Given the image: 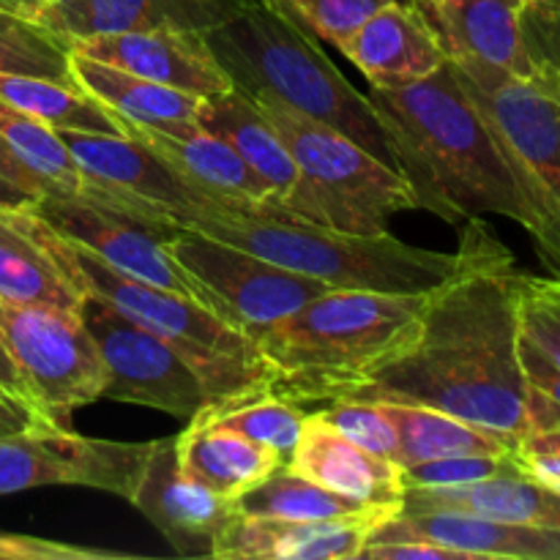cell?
<instances>
[{"label": "cell", "mask_w": 560, "mask_h": 560, "mask_svg": "<svg viewBox=\"0 0 560 560\" xmlns=\"http://www.w3.org/2000/svg\"><path fill=\"white\" fill-rule=\"evenodd\" d=\"M0 170L36 200L82 195V175L63 137L5 102H0Z\"/></svg>", "instance_id": "27"}, {"label": "cell", "mask_w": 560, "mask_h": 560, "mask_svg": "<svg viewBox=\"0 0 560 560\" xmlns=\"http://www.w3.org/2000/svg\"><path fill=\"white\" fill-rule=\"evenodd\" d=\"M126 135L151 148L184 184L228 211L273 208L268 186L246 167L244 159L222 137L211 135L202 126L180 124L156 129L126 124Z\"/></svg>", "instance_id": "19"}, {"label": "cell", "mask_w": 560, "mask_h": 560, "mask_svg": "<svg viewBox=\"0 0 560 560\" xmlns=\"http://www.w3.org/2000/svg\"><path fill=\"white\" fill-rule=\"evenodd\" d=\"M266 3H277V5H282L284 0H266Z\"/></svg>", "instance_id": "51"}, {"label": "cell", "mask_w": 560, "mask_h": 560, "mask_svg": "<svg viewBox=\"0 0 560 560\" xmlns=\"http://www.w3.org/2000/svg\"><path fill=\"white\" fill-rule=\"evenodd\" d=\"M131 556L102 547L69 545V541L36 539V536L0 530V560H124Z\"/></svg>", "instance_id": "40"}, {"label": "cell", "mask_w": 560, "mask_h": 560, "mask_svg": "<svg viewBox=\"0 0 560 560\" xmlns=\"http://www.w3.org/2000/svg\"><path fill=\"white\" fill-rule=\"evenodd\" d=\"M359 558L370 560H459L457 552L446 550V547L435 545V541L424 539H386L372 541L361 547Z\"/></svg>", "instance_id": "41"}, {"label": "cell", "mask_w": 560, "mask_h": 560, "mask_svg": "<svg viewBox=\"0 0 560 560\" xmlns=\"http://www.w3.org/2000/svg\"><path fill=\"white\" fill-rule=\"evenodd\" d=\"M408 490H438V487H463L474 481L495 479L506 474H523L517 452L512 454H465V457L427 459L402 468Z\"/></svg>", "instance_id": "35"}, {"label": "cell", "mask_w": 560, "mask_h": 560, "mask_svg": "<svg viewBox=\"0 0 560 560\" xmlns=\"http://www.w3.org/2000/svg\"><path fill=\"white\" fill-rule=\"evenodd\" d=\"M0 5L9 11H16V14H25L36 20L38 9H42V0H0Z\"/></svg>", "instance_id": "48"}, {"label": "cell", "mask_w": 560, "mask_h": 560, "mask_svg": "<svg viewBox=\"0 0 560 560\" xmlns=\"http://www.w3.org/2000/svg\"><path fill=\"white\" fill-rule=\"evenodd\" d=\"M36 202L38 200L31 195V191L16 186L14 180L0 170V208H16V211H20V208H33Z\"/></svg>", "instance_id": "45"}, {"label": "cell", "mask_w": 560, "mask_h": 560, "mask_svg": "<svg viewBox=\"0 0 560 560\" xmlns=\"http://www.w3.org/2000/svg\"><path fill=\"white\" fill-rule=\"evenodd\" d=\"M0 388H5L9 394H14V397L25 399V388H22V377L20 372H16L14 361L9 359V353H5V348L0 345ZM27 402V399H25ZM31 405V402H27ZM33 408V405H31Z\"/></svg>", "instance_id": "46"}, {"label": "cell", "mask_w": 560, "mask_h": 560, "mask_svg": "<svg viewBox=\"0 0 560 560\" xmlns=\"http://www.w3.org/2000/svg\"><path fill=\"white\" fill-rule=\"evenodd\" d=\"M372 541L424 539L470 558L560 560V530L503 523L465 512H402L381 525Z\"/></svg>", "instance_id": "21"}, {"label": "cell", "mask_w": 560, "mask_h": 560, "mask_svg": "<svg viewBox=\"0 0 560 560\" xmlns=\"http://www.w3.org/2000/svg\"><path fill=\"white\" fill-rule=\"evenodd\" d=\"M288 470L366 506H402L408 492L402 465L355 446L317 410L306 413Z\"/></svg>", "instance_id": "20"}, {"label": "cell", "mask_w": 560, "mask_h": 560, "mask_svg": "<svg viewBox=\"0 0 560 560\" xmlns=\"http://www.w3.org/2000/svg\"><path fill=\"white\" fill-rule=\"evenodd\" d=\"M71 44L47 25L0 5V74L66 80Z\"/></svg>", "instance_id": "34"}, {"label": "cell", "mask_w": 560, "mask_h": 560, "mask_svg": "<svg viewBox=\"0 0 560 560\" xmlns=\"http://www.w3.org/2000/svg\"><path fill=\"white\" fill-rule=\"evenodd\" d=\"M42 3H44V0H42Z\"/></svg>", "instance_id": "52"}, {"label": "cell", "mask_w": 560, "mask_h": 560, "mask_svg": "<svg viewBox=\"0 0 560 560\" xmlns=\"http://www.w3.org/2000/svg\"><path fill=\"white\" fill-rule=\"evenodd\" d=\"M197 126L222 137L244 159L246 167L268 186L273 208L288 213L290 200L299 191L301 173L284 140L266 118V113L257 107L255 98L246 96L238 88L206 96L197 113Z\"/></svg>", "instance_id": "24"}, {"label": "cell", "mask_w": 560, "mask_h": 560, "mask_svg": "<svg viewBox=\"0 0 560 560\" xmlns=\"http://www.w3.org/2000/svg\"><path fill=\"white\" fill-rule=\"evenodd\" d=\"M164 246L189 277L195 299L252 342L331 290L326 282L288 271L200 230H175L164 238Z\"/></svg>", "instance_id": "9"}, {"label": "cell", "mask_w": 560, "mask_h": 560, "mask_svg": "<svg viewBox=\"0 0 560 560\" xmlns=\"http://www.w3.org/2000/svg\"><path fill=\"white\" fill-rule=\"evenodd\" d=\"M189 230L249 249L288 271L339 290L430 293L465 260V252H432L383 233H348L290 217L277 208H241L197 217Z\"/></svg>", "instance_id": "6"}, {"label": "cell", "mask_w": 560, "mask_h": 560, "mask_svg": "<svg viewBox=\"0 0 560 560\" xmlns=\"http://www.w3.org/2000/svg\"><path fill=\"white\" fill-rule=\"evenodd\" d=\"M27 211L49 224L55 233L85 246L115 271L195 299L189 277L164 246L167 235L156 233L148 224L135 222L124 213L109 211L82 197H42Z\"/></svg>", "instance_id": "14"}, {"label": "cell", "mask_w": 560, "mask_h": 560, "mask_svg": "<svg viewBox=\"0 0 560 560\" xmlns=\"http://www.w3.org/2000/svg\"><path fill=\"white\" fill-rule=\"evenodd\" d=\"M249 0H74L69 5H42L36 20L66 42L102 33L148 31V27L219 25Z\"/></svg>", "instance_id": "23"}, {"label": "cell", "mask_w": 560, "mask_h": 560, "mask_svg": "<svg viewBox=\"0 0 560 560\" xmlns=\"http://www.w3.org/2000/svg\"><path fill=\"white\" fill-rule=\"evenodd\" d=\"M402 506H375L339 520H282L238 514L213 541L217 560H348Z\"/></svg>", "instance_id": "15"}, {"label": "cell", "mask_w": 560, "mask_h": 560, "mask_svg": "<svg viewBox=\"0 0 560 560\" xmlns=\"http://www.w3.org/2000/svg\"><path fill=\"white\" fill-rule=\"evenodd\" d=\"M459 246L463 266L427 293L416 337L348 399L424 405L520 448L530 435L520 361L523 271L479 219H468Z\"/></svg>", "instance_id": "1"}, {"label": "cell", "mask_w": 560, "mask_h": 560, "mask_svg": "<svg viewBox=\"0 0 560 560\" xmlns=\"http://www.w3.org/2000/svg\"><path fill=\"white\" fill-rule=\"evenodd\" d=\"M520 328L560 366V279L520 277Z\"/></svg>", "instance_id": "36"}, {"label": "cell", "mask_w": 560, "mask_h": 560, "mask_svg": "<svg viewBox=\"0 0 560 560\" xmlns=\"http://www.w3.org/2000/svg\"><path fill=\"white\" fill-rule=\"evenodd\" d=\"M42 421L44 419L36 413V408H31L25 399L14 397L5 388H0V438L31 430V427L42 424Z\"/></svg>", "instance_id": "43"}, {"label": "cell", "mask_w": 560, "mask_h": 560, "mask_svg": "<svg viewBox=\"0 0 560 560\" xmlns=\"http://www.w3.org/2000/svg\"><path fill=\"white\" fill-rule=\"evenodd\" d=\"M375 405L397 432V465L402 468L441 457L517 452L495 432L481 430V427L443 413V410L410 402H388V399H375Z\"/></svg>", "instance_id": "29"}, {"label": "cell", "mask_w": 560, "mask_h": 560, "mask_svg": "<svg viewBox=\"0 0 560 560\" xmlns=\"http://www.w3.org/2000/svg\"><path fill=\"white\" fill-rule=\"evenodd\" d=\"M71 52L202 98L233 88V80L208 47L202 31L191 27H148L74 38Z\"/></svg>", "instance_id": "16"}, {"label": "cell", "mask_w": 560, "mask_h": 560, "mask_svg": "<svg viewBox=\"0 0 560 560\" xmlns=\"http://www.w3.org/2000/svg\"><path fill=\"white\" fill-rule=\"evenodd\" d=\"M334 47L370 80L372 88H397L424 80L448 60L446 47L419 0L383 5Z\"/></svg>", "instance_id": "18"}, {"label": "cell", "mask_w": 560, "mask_h": 560, "mask_svg": "<svg viewBox=\"0 0 560 560\" xmlns=\"http://www.w3.org/2000/svg\"><path fill=\"white\" fill-rule=\"evenodd\" d=\"M0 345L49 424L69 427L77 408L104 397V364L80 312L0 299Z\"/></svg>", "instance_id": "10"}, {"label": "cell", "mask_w": 560, "mask_h": 560, "mask_svg": "<svg viewBox=\"0 0 560 560\" xmlns=\"http://www.w3.org/2000/svg\"><path fill=\"white\" fill-rule=\"evenodd\" d=\"M388 3L397 0H284L282 5L317 38L337 44Z\"/></svg>", "instance_id": "38"}, {"label": "cell", "mask_w": 560, "mask_h": 560, "mask_svg": "<svg viewBox=\"0 0 560 560\" xmlns=\"http://www.w3.org/2000/svg\"><path fill=\"white\" fill-rule=\"evenodd\" d=\"M0 102L42 120L55 131H93V135H126V124L93 98L74 77L0 74Z\"/></svg>", "instance_id": "31"}, {"label": "cell", "mask_w": 560, "mask_h": 560, "mask_svg": "<svg viewBox=\"0 0 560 560\" xmlns=\"http://www.w3.org/2000/svg\"><path fill=\"white\" fill-rule=\"evenodd\" d=\"M241 514H257V517H282V520H339L353 514L370 512L375 506L350 501L337 495L293 470L282 468L268 476L257 487L238 498Z\"/></svg>", "instance_id": "32"}, {"label": "cell", "mask_w": 560, "mask_h": 560, "mask_svg": "<svg viewBox=\"0 0 560 560\" xmlns=\"http://www.w3.org/2000/svg\"><path fill=\"white\" fill-rule=\"evenodd\" d=\"M402 512H465L503 523L560 530V492L525 474H506L463 487L408 490Z\"/></svg>", "instance_id": "26"}, {"label": "cell", "mask_w": 560, "mask_h": 560, "mask_svg": "<svg viewBox=\"0 0 560 560\" xmlns=\"http://www.w3.org/2000/svg\"><path fill=\"white\" fill-rule=\"evenodd\" d=\"M82 175V200L118 211L156 233L189 228L197 217L228 211L178 178L151 148L129 135L58 131Z\"/></svg>", "instance_id": "11"}, {"label": "cell", "mask_w": 560, "mask_h": 560, "mask_svg": "<svg viewBox=\"0 0 560 560\" xmlns=\"http://www.w3.org/2000/svg\"><path fill=\"white\" fill-rule=\"evenodd\" d=\"M520 361H523V372L528 386L560 405V366L556 361H552L550 355L541 353V350L536 348L534 342H528L525 337H520Z\"/></svg>", "instance_id": "42"}, {"label": "cell", "mask_w": 560, "mask_h": 560, "mask_svg": "<svg viewBox=\"0 0 560 560\" xmlns=\"http://www.w3.org/2000/svg\"><path fill=\"white\" fill-rule=\"evenodd\" d=\"M517 463L525 476H530V479H536L539 485L560 492V454L525 452V448H517Z\"/></svg>", "instance_id": "44"}, {"label": "cell", "mask_w": 560, "mask_h": 560, "mask_svg": "<svg viewBox=\"0 0 560 560\" xmlns=\"http://www.w3.org/2000/svg\"><path fill=\"white\" fill-rule=\"evenodd\" d=\"M131 503L186 558L211 556L213 541L241 514L233 498L217 495L180 470L175 438L156 441Z\"/></svg>", "instance_id": "17"}, {"label": "cell", "mask_w": 560, "mask_h": 560, "mask_svg": "<svg viewBox=\"0 0 560 560\" xmlns=\"http://www.w3.org/2000/svg\"><path fill=\"white\" fill-rule=\"evenodd\" d=\"M69 71L93 98H98L126 124L156 126V129L197 124L202 96H195V93L159 85V82L131 74L118 66L102 63V60L85 58L80 52L69 55Z\"/></svg>", "instance_id": "28"}, {"label": "cell", "mask_w": 560, "mask_h": 560, "mask_svg": "<svg viewBox=\"0 0 560 560\" xmlns=\"http://www.w3.org/2000/svg\"><path fill=\"white\" fill-rule=\"evenodd\" d=\"M523 38L536 80L560 96V5L530 3L523 11Z\"/></svg>", "instance_id": "39"}, {"label": "cell", "mask_w": 560, "mask_h": 560, "mask_svg": "<svg viewBox=\"0 0 560 560\" xmlns=\"http://www.w3.org/2000/svg\"><path fill=\"white\" fill-rule=\"evenodd\" d=\"M69 3H74V0H44L42 5H69Z\"/></svg>", "instance_id": "49"}, {"label": "cell", "mask_w": 560, "mask_h": 560, "mask_svg": "<svg viewBox=\"0 0 560 560\" xmlns=\"http://www.w3.org/2000/svg\"><path fill=\"white\" fill-rule=\"evenodd\" d=\"M0 299L80 312L85 295L20 222L16 208H0Z\"/></svg>", "instance_id": "30"}, {"label": "cell", "mask_w": 560, "mask_h": 560, "mask_svg": "<svg viewBox=\"0 0 560 560\" xmlns=\"http://www.w3.org/2000/svg\"><path fill=\"white\" fill-rule=\"evenodd\" d=\"M427 293L331 288L257 339L268 394L295 405L348 399L416 337Z\"/></svg>", "instance_id": "3"}, {"label": "cell", "mask_w": 560, "mask_h": 560, "mask_svg": "<svg viewBox=\"0 0 560 560\" xmlns=\"http://www.w3.org/2000/svg\"><path fill=\"white\" fill-rule=\"evenodd\" d=\"M317 413L364 452L397 463V432L375 402H370V399H337Z\"/></svg>", "instance_id": "37"}, {"label": "cell", "mask_w": 560, "mask_h": 560, "mask_svg": "<svg viewBox=\"0 0 560 560\" xmlns=\"http://www.w3.org/2000/svg\"><path fill=\"white\" fill-rule=\"evenodd\" d=\"M485 115L528 208V235L547 277L560 279V96L536 77L448 60Z\"/></svg>", "instance_id": "8"}, {"label": "cell", "mask_w": 560, "mask_h": 560, "mask_svg": "<svg viewBox=\"0 0 560 560\" xmlns=\"http://www.w3.org/2000/svg\"><path fill=\"white\" fill-rule=\"evenodd\" d=\"M175 457L186 476L233 501L271 474L288 468L284 457L230 427H222L208 410L189 419V427L175 438Z\"/></svg>", "instance_id": "25"}, {"label": "cell", "mask_w": 560, "mask_h": 560, "mask_svg": "<svg viewBox=\"0 0 560 560\" xmlns=\"http://www.w3.org/2000/svg\"><path fill=\"white\" fill-rule=\"evenodd\" d=\"M202 36L233 88L246 96H271L306 118L334 126L397 170L370 96L337 69L317 36L284 5L249 0Z\"/></svg>", "instance_id": "4"}, {"label": "cell", "mask_w": 560, "mask_h": 560, "mask_svg": "<svg viewBox=\"0 0 560 560\" xmlns=\"http://www.w3.org/2000/svg\"><path fill=\"white\" fill-rule=\"evenodd\" d=\"M530 3H539V5H560V0H530Z\"/></svg>", "instance_id": "50"}, {"label": "cell", "mask_w": 560, "mask_h": 560, "mask_svg": "<svg viewBox=\"0 0 560 560\" xmlns=\"http://www.w3.org/2000/svg\"><path fill=\"white\" fill-rule=\"evenodd\" d=\"M80 317L104 364V397L195 419L213 405L206 383L164 339L85 295Z\"/></svg>", "instance_id": "13"}, {"label": "cell", "mask_w": 560, "mask_h": 560, "mask_svg": "<svg viewBox=\"0 0 560 560\" xmlns=\"http://www.w3.org/2000/svg\"><path fill=\"white\" fill-rule=\"evenodd\" d=\"M153 446L156 441H104L42 421L0 438V495L36 487H91L131 503Z\"/></svg>", "instance_id": "12"}, {"label": "cell", "mask_w": 560, "mask_h": 560, "mask_svg": "<svg viewBox=\"0 0 560 560\" xmlns=\"http://www.w3.org/2000/svg\"><path fill=\"white\" fill-rule=\"evenodd\" d=\"M206 410L211 413L213 421L241 432V435L260 443V446L271 448L279 457H284V463L293 454L301 435V427H304L306 419V413L299 405L268 392H257L249 394V397L208 405Z\"/></svg>", "instance_id": "33"}, {"label": "cell", "mask_w": 560, "mask_h": 560, "mask_svg": "<svg viewBox=\"0 0 560 560\" xmlns=\"http://www.w3.org/2000/svg\"><path fill=\"white\" fill-rule=\"evenodd\" d=\"M520 448H525V452H552V454H560V430L534 432V435H528L523 443H520Z\"/></svg>", "instance_id": "47"}, {"label": "cell", "mask_w": 560, "mask_h": 560, "mask_svg": "<svg viewBox=\"0 0 560 560\" xmlns=\"http://www.w3.org/2000/svg\"><path fill=\"white\" fill-rule=\"evenodd\" d=\"M435 25L448 60L536 77L523 38L528 0H419Z\"/></svg>", "instance_id": "22"}, {"label": "cell", "mask_w": 560, "mask_h": 560, "mask_svg": "<svg viewBox=\"0 0 560 560\" xmlns=\"http://www.w3.org/2000/svg\"><path fill=\"white\" fill-rule=\"evenodd\" d=\"M252 98L279 131L301 173L299 191L288 206L290 217L348 233H383L388 219L419 208L405 175L348 135L271 96Z\"/></svg>", "instance_id": "7"}, {"label": "cell", "mask_w": 560, "mask_h": 560, "mask_svg": "<svg viewBox=\"0 0 560 560\" xmlns=\"http://www.w3.org/2000/svg\"><path fill=\"white\" fill-rule=\"evenodd\" d=\"M16 213L27 233L42 244V249L82 295L113 306L126 320L156 334L170 348L178 350L206 383L213 405L266 392L268 366L257 345L219 320L200 301L126 277L98 260L85 246L55 233L27 208H20Z\"/></svg>", "instance_id": "5"}, {"label": "cell", "mask_w": 560, "mask_h": 560, "mask_svg": "<svg viewBox=\"0 0 560 560\" xmlns=\"http://www.w3.org/2000/svg\"><path fill=\"white\" fill-rule=\"evenodd\" d=\"M397 170L424 211L446 222L498 213L528 230L514 175L454 66L397 88H370Z\"/></svg>", "instance_id": "2"}]
</instances>
